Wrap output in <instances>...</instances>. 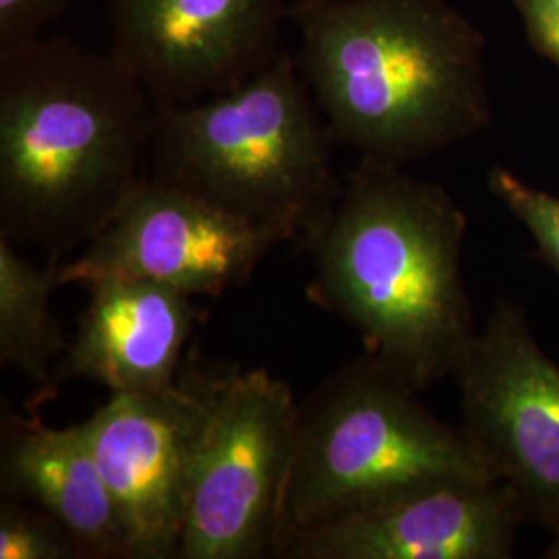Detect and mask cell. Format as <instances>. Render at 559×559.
<instances>
[{"instance_id":"1","label":"cell","mask_w":559,"mask_h":559,"mask_svg":"<svg viewBox=\"0 0 559 559\" xmlns=\"http://www.w3.org/2000/svg\"><path fill=\"white\" fill-rule=\"evenodd\" d=\"M158 108L110 50L52 36L0 57V239L62 265L150 179Z\"/></svg>"},{"instance_id":"2","label":"cell","mask_w":559,"mask_h":559,"mask_svg":"<svg viewBox=\"0 0 559 559\" xmlns=\"http://www.w3.org/2000/svg\"><path fill=\"white\" fill-rule=\"evenodd\" d=\"M466 216L440 185L360 160L305 242L309 297L346 321L365 353L419 392L452 378L477 336L462 276Z\"/></svg>"},{"instance_id":"3","label":"cell","mask_w":559,"mask_h":559,"mask_svg":"<svg viewBox=\"0 0 559 559\" xmlns=\"http://www.w3.org/2000/svg\"><path fill=\"white\" fill-rule=\"evenodd\" d=\"M300 73L332 140L404 168L491 122L477 29L445 0H295Z\"/></svg>"},{"instance_id":"4","label":"cell","mask_w":559,"mask_h":559,"mask_svg":"<svg viewBox=\"0 0 559 559\" xmlns=\"http://www.w3.org/2000/svg\"><path fill=\"white\" fill-rule=\"evenodd\" d=\"M332 133L286 48L237 90L158 110L150 179L302 247L344 187Z\"/></svg>"},{"instance_id":"5","label":"cell","mask_w":559,"mask_h":559,"mask_svg":"<svg viewBox=\"0 0 559 559\" xmlns=\"http://www.w3.org/2000/svg\"><path fill=\"white\" fill-rule=\"evenodd\" d=\"M420 394L365 353L299 402L276 540L440 487L493 480L462 429L438 419Z\"/></svg>"},{"instance_id":"6","label":"cell","mask_w":559,"mask_h":559,"mask_svg":"<svg viewBox=\"0 0 559 559\" xmlns=\"http://www.w3.org/2000/svg\"><path fill=\"white\" fill-rule=\"evenodd\" d=\"M297 423L290 383L222 367L191 466L179 559L272 556Z\"/></svg>"},{"instance_id":"7","label":"cell","mask_w":559,"mask_h":559,"mask_svg":"<svg viewBox=\"0 0 559 559\" xmlns=\"http://www.w3.org/2000/svg\"><path fill=\"white\" fill-rule=\"evenodd\" d=\"M462 433L524 522L559 524V367L512 300H498L452 371Z\"/></svg>"},{"instance_id":"8","label":"cell","mask_w":559,"mask_h":559,"mask_svg":"<svg viewBox=\"0 0 559 559\" xmlns=\"http://www.w3.org/2000/svg\"><path fill=\"white\" fill-rule=\"evenodd\" d=\"M222 367H180L162 392L110 394L81 423L124 524L131 559H179L191 466Z\"/></svg>"},{"instance_id":"9","label":"cell","mask_w":559,"mask_h":559,"mask_svg":"<svg viewBox=\"0 0 559 559\" xmlns=\"http://www.w3.org/2000/svg\"><path fill=\"white\" fill-rule=\"evenodd\" d=\"M108 50L156 108L237 90L278 59L286 0H104Z\"/></svg>"},{"instance_id":"10","label":"cell","mask_w":559,"mask_h":559,"mask_svg":"<svg viewBox=\"0 0 559 559\" xmlns=\"http://www.w3.org/2000/svg\"><path fill=\"white\" fill-rule=\"evenodd\" d=\"M284 245L258 226L147 179L80 258L59 265L60 286L143 278L193 297H221Z\"/></svg>"},{"instance_id":"11","label":"cell","mask_w":559,"mask_h":559,"mask_svg":"<svg viewBox=\"0 0 559 559\" xmlns=\"http://www.w3.org/2000/svg\"><path fill=\"white\" fill-rule=\"evenodd\" d=\"M524 522L500 480L425 491L353 519L276 540L284 559H508Z\"/></svg>"},{"instance_id":"12","label":"cell","mask_w":559,"mask_h":559,"mask_svg":"<svg viewBox=\"0 0 559 559\" xmlns=\"http://www.w3.org/2000/svg\"><path fill=\"white\" fill-rule=\"evenodd\" d=\"M85 288L90 299L55 381L90 380L110 394L175 385L187 342L203 318L193 295L143 278L98 280Z\"/></svg>"},{"instance_id":"13","label":"cell","mask_w":559,"mask_h":559,"mask_svg":"<svg viewBox=\"0 0 559 559\" xmlns=\"http://www.w3.org/2000/svg\"><path fill=\"white\" fill-rule=\"evenodd\" d=\"M0 493L27 501L60 522L87 559H131L117 501L81 423L48 427L38 413L2 404Z\"/></svg>"},{"instance_id":"14","label":"cell","mask_w":559,"mask_h":559,"mask_svg":"<svg viewBox=\"0 0 559 559\" xmlns=\"http://www.w3.org/2000/svg\"><path fill=\"white\" fill-rule=\"evenodd\" d=\"M59 288V265L40 267L0 239V365L38 383L41 400L57 385V367L69 346L50 311Z\"/></svg>"},{"instance_id":"15","label":"cell","mask_w":559,"mask_h":559,"mask_svg":"<svg viewBox=\"0 0 559 559\" xmlns=\"http://www.w3.org/2000/svg\"><path fill=\"white\" fill-rule=\"evenodd\" d=\"M0 559H87L75 537L27 501L0 500Z\"/></svg>"},{"instance_id":"16","label":"cell","mask_w":559,"mask_h":559,"mask_svg":"<svg viewBox=\"0 0 559 559\" xmlns=\"http://www.w3.org/2000/svg\"><path fill=\"white\" fill-rule=\"evenodd\" d=\"M489 189L528 230L537 255L559 276V198L524 182L510 170L489 173Z\"/></svg>"},{"instance_id":"17","label":"cell","mask_w":559,"mask_h":559,"mask_svg":"<svg viewBox=\"0 0 559 559\" xmlns=\"http://www.w3.org/2000/svg\"><path fill=\"white\" fill-rule=\"evenodd\" d=\"M69 0H0V57L46 38Z\"/></svg>"},{"instance_id":"18","label":"cell","mask_w":559,"mask_h":559,"mask_svg":"<svg viewBox=\"0 0 559 559\" xmlns=\"http://www.w3.org/2000/svg\"><path fill=\"white\" fill-rule=\"evenodd\" d=\"M519 4L540 52L559 67V0H519Z\"/></svg>"},{"instance_id":"19","label":"cell","mask_w":559,"mask_h":559,"mask_svg":"<svg viewBox=\"0 0 559 559\" xmlns=\"http://www.w3.org/2000/svg\"><path fill=\"white\" fill-rule=\"evenodd\" d=\"M545 558L559 559V524L558 528L554 531V540H551V545L547 547V554H545Z\"/></svg>"}]
</instances>
